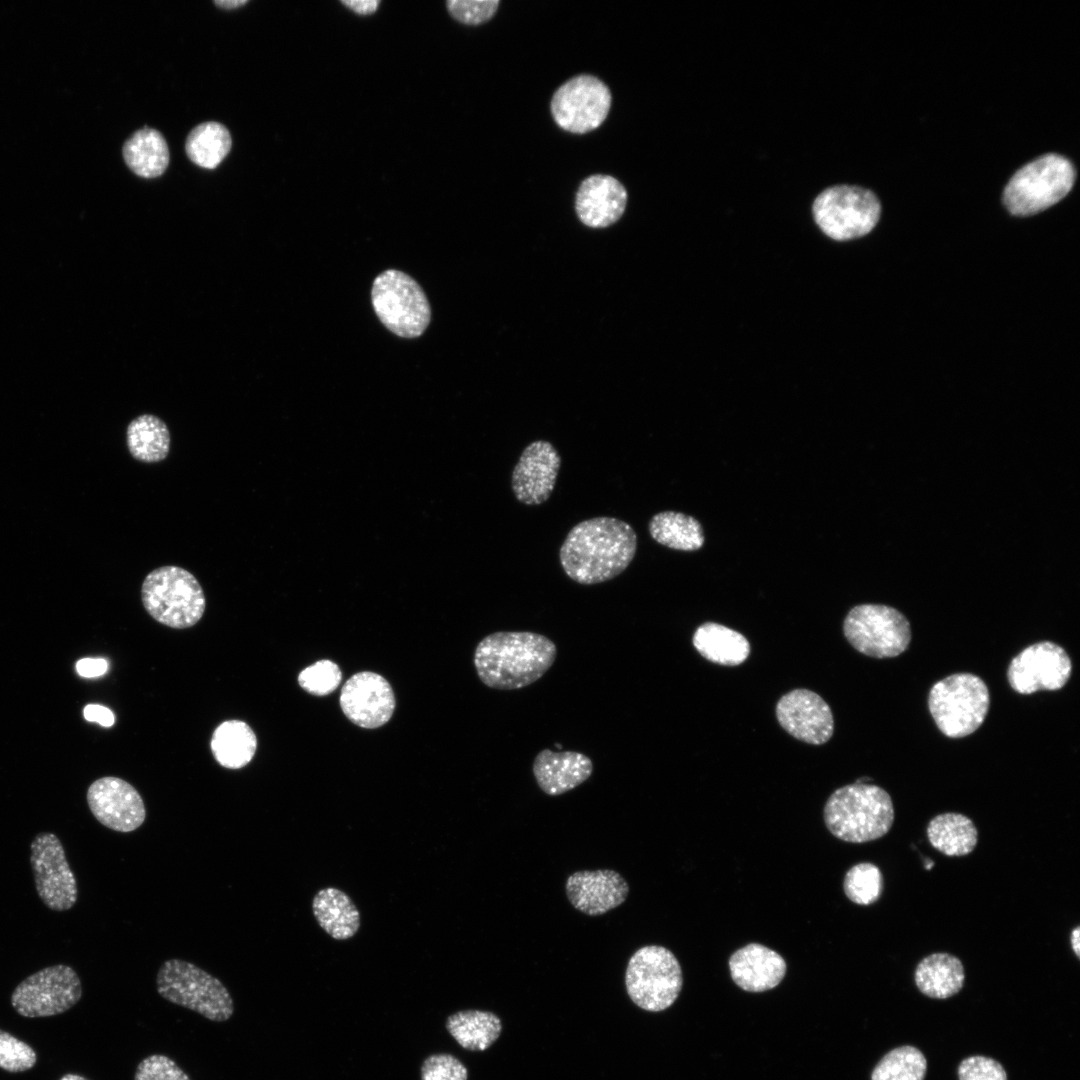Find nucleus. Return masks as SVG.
<instances>
[{"mask_svg":"<svg viewBox=\"0 0 1080 1080\" xmlns=\"http://www.w3.org/2000/svg\"><path fill=\"white\" fill-rule=\"evenodd\" d=\"M565 890L574 908L589 916H599L624 903L629 885L614 870H584L567 878Z\"/></svg>","mask_w":1080,"mask_h":1080,"instance_id":"aec40b11","label":"nucleus"},{"mask_svg":"<svg viewBox=\"0 0 1080 1080\" xmlns=\"http://www.w3.org/2000/svg\"><path fill=\"white\" fill-rule=\"evenodd\" d=\"M926 832L930 844L950 857L971 853L978 842V831L973 821L960 813L936 815L929 821Z\"/></svg>","mask_w":1080,"mask_h":1080,"instance_id":"c756f323","label":"nucleus"},{"mask_svg":"<svg viewBox=\"0 0 1080 1080\" xmlns=\"http://www.w3.org/2000/svg\"><path fill=\"white\" fill-rule=\"evenodd\" d=\"M371 301L382 324L402 338H416L431 320L429 301L421 286L406 273L389 269L372 285Z\"/></svg>","mask_w":1080,"mask_h":1080,"instance_id":"1a4fd4ad","label":"nucleus"},{"mask_svg":"<svg viewBox=\"0 0 1080 1080\" xmlns=\"http://www.w3.org/2000/svg\"><path fill=\"white\" fill-rule=\"evenodd\" d=\"M637 535L627 522L613 517H595L576 524L567 534L559 559L573 581L592 585L611 580L632 562Z\"/></svg>","mask_w":1080,"mask_h":1080,"instance_id":"f257e3e1","label":"nucleus"},{"mask_svg":"<svg viewBox=\"0 0 1080 1080\" xmlns=\"http://www.w3.org/2000/svg\"><path fill=\"white\" fill-rule=\"evenodd\" d=\"M135 1080H190V1078L172 1059L165 1055L155 1054L139 1063Z\"/></svg>","mask_w":1080,"mask_h":1080,"instance_id":"ea45409f","label":"nucleus"},{"mask_svg":"<svg viewBox=\"0 0 1080 1080\" xmlns=\"http://www.w3.org/2000/svg\"><path fill=\"white\" fill-rule=\"evenodd\" d=\"M127 447L131 456L143 463L164 460L170 450V432L166 423L152 414L134 418L126 431Z\"/></svg>","mask_w":1080,"mask_h":1080,"instance_id":"7c9ffc66","label":"nucleus"},{"mask_svg":"<svg viewBox=\"0 0 1080 1080\" xmlns=\"http://www.w3.org/2000/svg\"><path fill=\"white\" fill-rule=\"evenodd\" d=\"M122 154L128 168L144 178L161 176L169 164L167 142L154 128L143 127L134 132L125 141Z\"/></svg>","mask_w":1080,"mask_h":1080,"instance_id":"bb28decb","label":"nucleus"},{"mask_svg":"<svg viewBox=\"0 0 1080 1080\" xmlns=\"http://www.w3.org/2000/svg\"><path fill=\"white\" fill-rule=\"evenodd\" d=\"M210 748L215 760L228 769L246 766L257 750V737L244 721L227 720L216 727Z\"/></svg>","mask_w":1080,"mask_h":1080,"instance_id":"cd10ccee","label":"nucleus"},{"mask_svg":"<svg viewBox=\"0 0 1080 1080\" xmlns=\"http://www.w3.org/2000/svg\"><path fill=\"white\" fill-rule=\"evenodd\" d=\"M86 797L93 816L111 830L132 832L146 819V808L141 795L130 783L119 777L106 776L95 780L89 786Z\"/></svg>","mask_w":1080,"mask_h":1080,"instance_id":"dca6fc26","label":"nucleus"},{"mask_svg":"<svg viewBox=\"0 0 1080 1080\" xmlns=\"http://www.w3.org/2000/svg\"><path fill=\"white\" fill-rule=\"evenodd\" d=\"M927 1061L923 1053L913 1046H901L888 1052L878 1062L871 1080H924Z\"/></svg>","mask_w":1080,"mask_h":1080,"instance_id":"72a5a7b5","label":"nucleus"},{"mask_svg":"<svg viewBox=\"0 0 1080 1080\" xmlns=\"http://www.w3.org/2000/svg\"><path fill=\"white\" fill-rule=\"evenodd\" d=\"M84 718L90 722H97L101 726L111 727L114 724L115 717L113 712L99 704H88L83 710Z\"/></svg>","mask_w":1080,"mask_h":1080,"instance_id":"37998d69","label":"nucleus"},{"mask_svg":"<svg viewBox=\"0 0 1080 1080\" xmlns=\"http://www.w3.org/2000/svg\"><path fill=\"white\" fill-rule=\"evenodd\" d=\"M532 770L539 788L558 796L585 782L593 772V762L581 752L546 748L535 756Z\"/></svg>","mask_w":1080,"mask_h":1080,"instance_id":"5701e85b","label":"nucleus"},{"mask_svg":"<svg viewBox=\"0 0 1080 1080\" xmlns=\"http://www.w3.org/2000/svg\"><path fill=\"white\" fill-rule=\"evenodd\" d=\"M843 889L852 902L870 905L880 898L883 891L881 870L873 863H858L846 872Z\"/></svg>","mask_w":1080,"mask_h":1080,"instance_id":"f704fd0d","label":"nucleus"},{"mask_svg":"<svg viewBox=\"0 0 1080 1080\" xmlns=\"http://www.w3.org/2000/svg\"><path fill=\"white\" fill-rule=\"evenodd\" d=\"M420 1077L421 1080H467L468 1070L454 1055L436 1053L423 1061Z\"/></svg>","mask_w":1080,"mask_h":1080,"instance_id":"4c0bfd02","label":"nucleus"},{"mask_svg":"<svg viewBox=\"0 0 1080 1080\" xmlns=\"http://www.w3.org/2000/svg\"><path fill=\"white\" fill-rule=\"evenodd\" d=\"M82 996L81 981L68 965L45 967L14 989L11 1004L24 1017H46L72 1008Z\"/></svg>","mask_w":1080,"mask_h":1080,"instance_id":"f8f14e48","label":"nucleus"},{"mask_svg":"<svg viewBox=\"0 0 1080 1080\" xmlns=\"http://www.w3.org/2000/svg\"><path fill=\"white\" fill-rule=\"evenodd\" d=\"M692 642L705 659L725 666L740 665L750 653V644L744 635L714 622L701 624L694 632Z\"/></svg>","mask_w":1080,"mask_h":1080,"instance_id":"a878e982","label":"nucleus"},{"mask_svg":"<svg viewBox=\"0 0 1080 1080\" xmlns=\"http://www.w3.org/2000/svg\"><path fill=\"white\" fill-rule=\"evenodd\" d=\"M734 983L748 992H764L775 988L784 978L787 965L776 951L759 943H749L729 958Z\"/></svg>","mask_w":1080,"mask_h":1080,"instance_id":"4be33fe9","label":"nucleus"},{"mask_svg":"<svg viewBox=\"0 0 1080 1080\" xmlns=\"http://www.w3.org/2000/svg\"><path fill=\"white\" fill-rule=\"evenodd\" d=\"M247 0H218L214 1V4L220 8L233 9L246 4Z\"/></svg>","mask_w":1080,"mask_h":1080,"instance_id":"49530a36","label":"nucleus"},{"mask_svg":"<svg viewBox=\"0 0 1080 1080\" xmlns=\"http://www.w3.org/2000/svg\"><path fill=\"white\" fill-rule=\"evenodd\" d=\"M344 715L355 725L374 729L386 724L395 709L389 682L371 671L357 672L343 685L339 698Z\"/></svg>","mask_w":1080,"mask_h":1080,"instance_id":"f3484780","label":"nucleus"},{"mask_svg":"<svg viewBox=\"0 0 1080 1080\" xmlns=\"http://www.w3.org/2000/svg\"><path fill=\"white\" fill-rule=\"evenodd\" d=\"M959 1080H1007L1006 1071L996 1060L985 1056H971L958 1067Z\"/></svg>","mask_w":1080,"mask_h":1080,"instance_id":"a19ab883","label":"nucleus"},{"mask_svg":"<svg viewBox=\"0 0 1080 1080\" xmlns=\"http://www.w3.org/2000/svg\"><path fill=\"white\" fill-rule=\"evenodd\" d=\"M312 912L319 926L335 940H347L360 928V912L352 899L336 887L320 889L313 897Z\"/></svg>","mask_w":1080,"mask_h":1080,"instance_id":"b1692460","label":"nucleus"},{"mask_svg":"<svg viewBox=\"0 0 1080 1080\" xmlns=\"http://www.w3.org/2000/svg\"><path fill=\"white\" fill-rule=\"evenodd\" d=\"M914 980L924 995L946 999L962 989L965 980L964 967L961 960L952 954L933 953L918 963Z\"/></svg>","mask_w":1080,"mask_h":1080,"instance_id":"393cba45","label":"nucleus"},{"mask_svg":"<svg viewBox=\"0 0 1080 1080\" xmlns=\"http://www.w3.org/2000/svg\"><path fill=\"white\" fill-rule=\"evenodd\" d=\"M30 863L37 894L51 910L71 909L78 898L75 875L59 838L51 832L38 833L30 845Z\"/></svg>","mask_w":1080,"mask_h":1080,"instance_id":"4468645a","label":"nucleus"},{"mask_svg":"<svg viewBox=\"0 0 1080 1080\" xmlns=\"http://www.w3.org/2000/svg\"><path fill=\"white\" fill-rule=\"evenodd\" d=\"M990 706L985 682L971 673H955L936 682L928 708L938 729L949 738H962L984 722Z\"/></svg>","mask_w":1080,"mask_h":1080,"instance_id":"423d86ee","label":"nucleus"},{"mask_svg":"<svg viewBox=\"0 0 1080 1080\" xmlns=\"http://www.w3.org/2000/svg\"><path fill=\"white\" fill-rule=\"evenodd\" d=\"M556 657V644L543 634L498 631L477 644L474 666L486 686L516 690L538 681L552 667Z\"/></svg>","mask_w":1080,"mask_h":1080,"instance_id":"f03ea898","label":"nucleus"},{"mask_svg":"<svg viewBox=\"0 0 1080 1080\" xmlns=\"http://www.w3.org/2000/svg\"><path fill=\"white\" fill-rule=\"evenodd\" d=\"M60 1080H87L86 1078L76 1074H66Z\"/></svg>","mask_w":1080,"mask_h":1080,"instance_id":"de8ad7c7","label":"nucleus"},{"mask_svg":"<svg viewBox=\"0 0 1080 1080\" xmlns=\"http://www.w3.org/2000/svg\"><path fill=\"white\" fill-rule=\"evenodd\" d=\"M776 717L787 733L808 744H824L834 732L829 705L808 689H794L784 694L776 704Z\"/></svg>","mask_w":1080,"mask_h":1080,"instance_id":"a211bd4d","label":"nucleus"},{"mask_svg":"<svg viewBox=\"0 0 1080 1080\" xmlns=\"http://www.w3.org/2000/svg\"><path fill=\"white\" fill-rule=\"evenodd\" d=\"M231 146L230 132L223 124L215 121L195 126L185 141L188 158L194 164L207 169L216 168L227 156Z\"/></svg>","mask_w":1080,"mask_h":1080,"instance_id":"473e14b6","label":"nucleus"},{"mask_svg":"<svg viewBox=\"0 0 1080 1080\" xmlns=\"http://www.w3.org/2000/svg\"><path fill=\"white\" fill-rule=\"evenodd\" d=\"M1071 946L1075 955L1080 958V927L1077 926L1071 932Z\"/></svg>","mask_w":1080,"mask_h":1080,"instance_id":"a18cd8bd","label":"nucleus"},{"mask_svg":"<svg viewBox=\"0 0 1080 1080\" xmlns=\"http://www.w3.org/2000/svg\"><path fill=\"white\" fill-rule=\"evenodd\" d=\"M682 985L681 966L666 947L643 946L628 961L627 994L643 1010L660 1012L669 1008L678 998Z\"/></svg>","mask_w":1080,"mask_h":1080,"instance_id":"6e6552de","label":"nucleus"},{"mask_svg":"<svg viewBox=\"0 0 1080 1080\" xmlns=\"http://www.w3.org/2000/svg\"><path fill=\"white\" fill-rule=\"evenodd\" d=\"M499 0H449V14L460 23L479 25L490 20L497 11Z\"/></svg>","mask_w":1080,"mask_h":1080,"instance_id":"58836bf2","label":"nucleus"},{"mask_svg":"<svg viewBox=\"0 0 1080 1080\" xmlns=\"http://www.w3.org/2000/svg\"><path fill=\"white\" fill-rule=\"evenodd\" d=\"M823 815L834 837L865 843L888 833L894 822V806L880 786L856 782L836 789L827 799Z\"/></svg>","mask_w":1080,"mask_h":1080,"instance_id":"7ed1b4c3","label":"nucleus"},{"mask_svg":"<svg viewBox=\"0 0 1080 1080\" xmlns=\"http://www.w3.org/2000/svg\"><path fill=\"white\" fill-rule=\"evenodd\" d=\"M1071 673L1072 662L1064 648L1042 641L1024 648L1011 660L1007 678L1014 691L1028 695L1061 689Z\"/></svg>","mask_w":1080,"mask_h":1080,"instance_id":"2eb2a0df","label":"nucleus"},{"mask_svg":"<svg viewBox=\"0 0 1080 1080\" xmlns=\"http://www.w3.org/2000/svg\"><path fill=\"white\" fill-rule=\"evenodd\" d=\"M852 647L873 658H892L903 653L911 641L908 619L895 608L880 604L853 607L843 622Z\"/></svg>","mask_w":1080,"mask_h":1080,"instance_id":"9b49d317","label":"nucleus"},{"mask_svg":"<svg viewBox=\"0 0 1080 1080\" xmlns=\"http://www.w3.org/2000/svg\"><path fill=\"white\" fill-rule=\"evenodd\" d=\"M141 600L154 620L174 629L194 626L206 608L204 591L195 576L173 565L156 568L145 577Z\"/></svg>","mask_w":1080,"mask_h":1080,"instance_id":"20e7f679","label":"nucleus"},{"mask_svg":"<svg viewBox=\"0 0 1080 1080\" xmlns=\"http://www.w3.org/2000/svg\"><path fill=\"white\" fill-rule=\"evenodd\" d=\"M341 3L360 16H368L378 9V0H342Z\"/></svg>","mask_w":1080,"mask_h":1080,"instance_id":"c03bdc74","label":"nucleus"},{"mask_svg":"<svg viewBox=\"0 0 1080 1080\" xmlns=\"http://www.w3.org/2000/svg\"><path fill=\"white\" fill-rule=\"evenodd\" d=\"M36 1059L32 1047L0 1030V1068L9 1072H22L32 1068Z\"/></svg>","mask_w":1080,"mask_h":1080,"instance_id":"e433bc0d","label":"nucleus"},{"mask_svg":"<svg viewBox=\"0 0 1080 1080\" xmlns=\"http://www.w3.org/2000/svg\"><path fill=\"white\" fill-rule=\"evenodd\" d=\"M627 191L610 175L595 174L580 184L575 208L580 221L592 228H605L618 221L625 211Z\"/></svg>","mask_w":1080,"mask_h":1080,"instance_id":"412c9836","label":"nucleus"},{"mask_svg":"<svg viewBox=\"0 0 1080 1080\" xmlns=\"http://www.w3.org/2000/svg\"><path fill=\"white\" fill-rule=\"evenodd\" d=\"M612 96L599 78L577 75L563 83L553 94L550 108L556 124L574 134L588 133L606 119Z\"/></svg>","mask_w":1080,"mask_h":1080,"instance_id":"ddd939ff","label":"nucleus"},{"mask_svg":"<svg viewBox=\"0 0 1080 1080\" xmlns=\"http://www.w3.org/2000/svg\"><path fill=\"white\" fill-rule=\"evenodd\" d=\"M561 457L548 441L536 440L521 453L511 476L515 498L525 505H540L554 490Z\"/></svg>","mask_w":1080,"mask_h":1080,"instance_id":"6ab92c4d","label":"nucleus"},{"mask_svg":"<svg viewBox=\"0 0 1080 1080\" xmlns=\"http://www.w3.org/2000/svg\"><path fill=\"white\" fill-rule=\"evenodd\" d=\"M881 205L870 190L851 185L824 189L812 204L817 226L829 238L846 241L868 234L878 223Z\"/></svg>","mask_w":1080,"mask_h":1080,"instance_id":"9d476101","label":"nucleus"},{"mask_svg":"<svg viewBox=\"0 0 1080 1080\" xmlns=\"http://www.w3.org/2000/svg\"><path fill=\"white\" fill-rule=\"evenodd\" d=\"M651 537L661 545L680 551H695L704 544L701 524L692 516L681 512L664 511L649 521Z\"/></svg>","mask_w":1080,"mask_h":1080,"instance_id":"2f4dec72","label":"nucleus"},{"mask_svg":"<svg viewBox=\"0 0 1080 1080\" xmlns=\"http://www.w3.org/2000/svg\"><path fill=\"white\" fill-rule=\"evenodd\" d=\"M107 669L108 663L103 658H83L76 663L77 673L85 678L101 676Z\"/></svg>","mask_w":1080,"mask_h":1080,"instance_id":"79ce46f5","label":"nucleus"},{"mask_svg":"<svg viewBox=\"0 0 1080 1080\" xmlns=\"http://www.w3.org/2000/svg\"><path fill=\"white\" fill-rule=\"evenodd\" d=\"M342 680L339 666L328 659L319 660L303 669L298 675V684L306 692L325 696L332 693Z\"/></svg>","mask_w":1080,"mask_h":1080,"instance_id":"c9c22d12","label":"nucleus"},{"mask_svg":"<svg viewBox=\"0 0 1080 1080\" xmlns=\"http://www.w3.org/2000/svg\"><path fill=\"white\" fill-rule=\"evenodd\" d=\"M1075 178V168L1067 158L1055 153L1042 155L1011 177L1004 189L1003 203L1013 215L1038 213L1064 198Z\"/></svg>","mask_w":1080,"mask_h":1080,"instance_id":"39448f33","label":"nucleus"},{"mask_svg":"<svg viewBox=\"0 0 1080 1080\" xmlns=\"http://www.w3.org/2000/svg\"><path fill=\"white\" fill-rule=\"evenodd\" d=\"M160 996L212 1021H226L233 1012L232 997L224 984L205 970L181 959H168L156 978Z\"/></svg>","mask_w":1080,"mask_h":1080,"instance_id":"0eeeda50","label":"nucleus"},{"mask_svg":"<svg viewBox=\"0 0 1080 1080\" xmlns=\"http://www.w3.org/2000/svg\"><path fill=\"white\" fill-rule=\"evenodd\" d=\"M446 1029L462 1048L484 1051L499 1038L502 1022L491 1011L461 1010L448 1016Z\"/></svg>","mask_w":1080,"mask_h":1080,"instance_id":"c85d7f7f","label":"nucleus"}]
</instances>
